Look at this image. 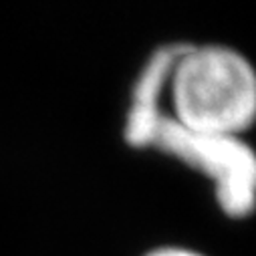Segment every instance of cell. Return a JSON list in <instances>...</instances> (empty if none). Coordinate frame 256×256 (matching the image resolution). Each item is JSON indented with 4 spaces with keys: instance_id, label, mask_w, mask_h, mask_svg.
Here are the masks:
<instances>
[{
    "instance_id": "6da1fadb",
    "label": "cell",
    "mask_w": 256,
    "mask_h": 256,
    "mask_svg": "<svg viewBox=\"0 0 256 256\" xmlns=\"http://www.w3.org/2000/svg\"><path fill=\"white\" fill-rule=\"evenodd\" d=\"M166 113L192 134L246 138L256 125V65L224 42H182Z\"/></svg>"
},
{
    "instance_id": "277c9868",
    "label": "cell",
    "mask_w": 256,
    "mask_h": 256,
    "mask_svg": "<svg viewBox=\"0 0 256 256\" xmlns=\"http://www.w3.org/2000/svg\"><path fill=\"white\" fill-rule=\"evenodd\" d=\"M142 256H208V254L192 246H184V244H162V246H156L144 252Z\"/></svg>"
},
{
    "instance_id": "7a4b0ae2",
    "label": "cell",
    "mask_w": 256,
    "mask_h": 256,
    "mask_svg": "<svg viewBox=\"0 0 256 256\" xmlns=\"http://www.w3.org/2000/svg\"><path fill=\"white\" fill-rule=\"evenodd\" d=\"M150 150L206 178L226 218L246 220L256 214V148L246 138L192 134L166 113Z\"/></svg>"
},
{
    "instance_id": "3957f363",
    "label": "cell",
    "mask_w": 256,
    "mask_h": 256,
    "mask_svg": "<svg viewBox=\"0 0 256 256\" xmlns=\"http://www.w3.org/2000/svg\"><path fill=\"white\" fill-rule=\"evenodd\" d=\"M182 42L160 44L142 65L125 109L123 140L134 150H150L156 127L166 115L170 71Z\"/></svg>"
}]
</instances>
